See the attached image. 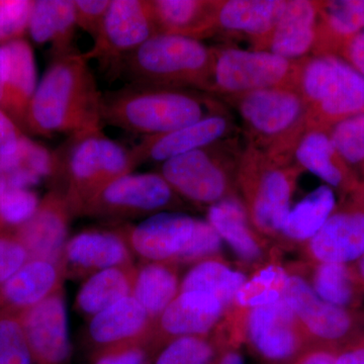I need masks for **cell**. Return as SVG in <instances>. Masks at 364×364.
Instances as JSON below:
<instances>
[{"label":"cell","instance_id":"obj_43","mask_svg":"<svg viewBox=\"0 0 364 364\" xmlns=\"http://www.w3.org/2000/svg\"><path fill=\"white\" fill-rule=\"evenodd\" d=\"M155 353L150 342H134L93 352L91 364H152Z\"/></svg>","mask_w":364,"mask_h":364},{"label":"cell","instance_id":"obj_50","mask_svg":"<svg viewBox=\"0 0 364 364\" xmlns=\"http://www.w3.org/2000/svg\"><path fill=\"white\" fill-rule=\"evenodd\" d=\"M212 364H245L238 347H228L220 352Z\"/></svg>","mask_w":364,"mask_h":364},{"label":"cell","instance_id":"obj_8","mask_svg":"<svg viewBox=\"0 0 364 364\" xmlns=\"http://www.w3.org/2000/svg\"><path fill=\"white\" fill-rule=\"evenodd\" d=\"M313 345L343 348L360 338L364 318L318 298L301 273L289 272L286 296Z\"/></svg>","mask_w":364,"mask_h":364},{"label":"cell","instance_id":"obj_22","mask_svg":"<svg viewBox=\"0 0 364 364\" xmlns=\"http://www.w3.org/2000/svg\"><path fill=\"white\" fill-rule=\"evenodd\" d=\"M59 265L30 259L11 279L0 284V312L21 315L63 289Z\"/></svg>","mask_w":364,"mask_h":364},{"label":"cell","instance_id":"obj_45","mask_svg":"<svg viewBox=\"0 0 364 364\" xmlns=\"http://www.w3.org/2000/svg\"><path fill=\"white\" fill-rule=\"evenodd\" d=\"M112 0H74L76 26L95 41L102 30Z\"/></svg>","mask_w":364,"mask_h":364},{"label":"cell","instance_id":"obj_55","mask_svg":"<svg viewBox=\"0 0 364 364\" xmlns=\"http://www.w3.org/2000/svg\"><path fill=\"white\" fill-rule=\"evenodd\" d=\"M4 231H6V230H4V228H2L1 225H0V233H1V232H4Z\"/></svg>","mask_w":364,"mask_h":364},{"label":"cell","instance_id":"obj_37","mask_svg":"<svg viewBox=\"0 0 364 364\" xmlns=\"http://www.w3.org/2000/svg\"><path fill=\"white\" fill-rule=\"evenodd\" d=\"M225 348L214 335L179 337L160 347L152 364H212Z\"/></svg>","mask_w":364,"mask_h":364},{"label":"cell","instance_id":"obj_32","mask_svg":"<svg viewBox=\"0 0 364 364\" xmlns=\"http://www.w3.org/2000/svg\"><path fill=\"white\" fill-rule=\"evenodd\" d=\"M176 265L147 262L136 267L132 296L143 306L153 322L181 293Z\"/></svg>","mask_w":364,"mask_h":364},{"label":"cell","instance_id":"obj_27","mask_svg":"<svg viewBox=\"0 0 364 364\" xmlns=\"http://www.w3.org/2000/svg\"><path fill=\"white\" fill-rule=\"evenodd\" d=\"M150 2L157 33L186 36L200 40L215 23L217 2L200 0Z\"/></svg>","mask_w":364,"mask_h":364},{"label":"cell","instance_id":"obj_11","mask_svg":"<svg viewBox=\"0 0 364 364\" xmlns=\"http://www.w3.org/2000/svg\"><path fill=\"white\" fill-rule=\"evenodd\" d=\"M128 228H92L68 239L60 264L64 277H88L107 268L133 265Z\"/></svg>","mask_w":364,"mask_h":364},{"label":"cell","instance_id":"obj_3","mask_svg":"<svg viewBox=\"0 0 364 364\" xmlns=\"http://www.w3.org/2000/svg\"><path fill=\"white\" fill-rule=\"evenodd\" d=\"M207 100L193 91L127 83L102 93V124L145 136L164 135L208 114Z\"/></svg>","mask_w":364,"mask_h":364},{"label":"cell","instance_id":"obj_18","mask_svg":"<svg viewBox=\"0 0 364 364\" xmlns=\"http://www.w3.org/2000/svg\"><path fill=\"white\" fill-rule=\"evenodd\" d=\"M315 263L354 264L364 255V202L360 207L335 210L322 229L306 243Z\"/></svg>","mask_w":364,"mask_h":364},{"label":"cell","instance_id":"obj_34","mask_svg":"<svg viewBox=\"0 0 364 364\" xmlns=\"http://www.w3.org/2000/svg\"><path fill=\"white\" fill-rule=\"evenodd\" d=\"M263 263L247 277L237 293L231 314L235 317L244 318L249 311L257 306L277 303L286 296L289 282V272L274 257Z\"/></svg>","mask_w":364,"mask_h":364},{"label":"cell","instance_id":"obj_20","mask_svg":"<svg viewBox=\"0 0 364 364\" xmlns=\"http://www.w3.org/2000/svg\"><path fill=\"white\" fill-rule=\"evenodd\" d=\"M304 102L298 93L287 87L265 88L244 93L239 102L242 117L263 136H277L298 124Z\"/></svg>","mask_w":364,"mask_h":364},{"label":"cell","instance_id":"obj_49","mask_svg":"<svg viewBox=\"0 0 364 364\" xmlns=\"http://www.w3.org/2000/svg\"><path fill=\"white\" fill-rule=\"evenodd\" d=\"M337 364H364V344L356 341L340 349Z\"/></svg>","mask_w":364,"mask_h":364},{"label":"cell","instance_id":"obj_2","mask_svg":"<svg viewBox=\"0 0 364 364\" xmlns=\"http://www.w3.org/2000/svg\"><path fill=\"white\" fill-rule=\"evenodd\" d=\"M51 178L61 183L72 215L112 181L136 168L131 150L112 140L102 129L70 135L53 153Z\"/></svg>","mask_w":364,"mask_h":364},{"label":"cell","instance_id":"obj_51","mask_svg":"<svg viewBox=\"0 0 364 364\" xmlns=\"http://www.w3.org/2000/svg\"><path fill=\"white\" fill-rule=\"evenodd\" d=\"M6 55L4 49L0 46V105H1L2 97H4V86H6Z\"/></svg>","mask_w":364,"mask_h":364},{"label":"cell","instance_id":"obj_4","mask_svg":"<svg viewBox=\"0 0 364 364\" xmlns=\"http://www.w3.org/2000/svg\"><path fill=\"white\" fill-rule=\"evenodd\" d=\"M215 54L200 40L156 33L124 57L116 77L160 87H210Z\"/></svg>","mask_w":364,"mask_h":364},{"label":"cell","instance_id":"obj_7","mask_svg":"<svg viewBox=\"0 0 364 364\" xmlns=\"http://www.w3.org/2000/svg\"><path fill=\"white\" fill-rule=\"evenodd\" d=\"M156 33L150 1L112 0L102 30L83 56L87 61L97 60L114 79L124 57Z\"/></svg>","mask_w":364,"mask_h":364},{"label":"cell","instance_id":"obj_40","mask_svg":"<svg viewBox=\"0 0 364 364\" xmlns=\"http://www.w3.org/2000/svg\"><path fill=\"white\" fill-rule=\"evenodd\" d=\"M20 316L0 312V364H33Z\"/></svg>","mask_w":364,"mask_h":364},{"label":"cell","instance_id":"obj_5","mask_svg":"<svg viewBox=\"0 0 364 364\" xmlns=\"http://www.w3.org/2000/svg\"><path fill=\"white\" fill-rule=\"evenodd\" d=\"M301 90L325 123L335 124L364 112V77L344 59L322 55L301 76Z\"/></svg>","mask_w":364,"mask_h":364},{"label":"cell","instance_id":"obj_26","mask_svg":"<svg viewBox=\"0 0 364 364\" xmlns=\"http://www.w3.org/2000/svg\"><path fill=\"white\" fill-rule=\"evenodd\" d=\"M318 6L306 0L286 1L270 36V52L282 58H301L311 51L317 39Z\"/></svg>","mask_w":364,"mask_h":364},{"label":"cell","instance_id":"obj_19","mask_svg":"<svg viewBox=\"0 0 364 364\" xmlns=\"http://www.w3.org/2000/svg\"><path fill=\"white\" fill-rule=\"evenodd\" d=\"M226 117L210 114L200 121L164 135L145 136L131 148L136 166L146 162L163 163L191 151L203 149L222 138L228 130Z\"/></svg>","mask_w":364,"mask_h":364},{"label":"cell","instance_id":"obj_52","mask_svg":"<svg viewBox=\"0 0 364 364\" xmlns=\"http://www.w3.org/2000/svg\"><path fill=\"white\" fill-rule=\"evenodd\" d=\"M354 267H355L356 270H358L359 277H360V279L363 280L364 284V255L360 258V259L354 263Z\"/></svg>","mask_w":364,"mask_h":364},{"label":"cell","instance_id":"obj_23","mask_svg":"<svg viewBox=\"0 0 364 364\" xmlns=\"http://www.w3.org/2000/svg\"><path fill=\"white\" fill-rule=\"evenodd\" d=\"M207 221L242 262L255 268L264 263V241L253 231L247 210L238 198L227 196L210 205Z\"/></svg>","mask_w":364,"mask_h":364},{"label":"cell","instance_id":"obj_25","mask_svg":"<svg viewBox=\"0 0 364 364\" xmlns=\"http://www.w3.org/2000/svg\"><path fill=\"white\" fill-rule=\"evenodd\" d=\"M74 0H33L28 32L36 44L51 45L52 60L77 53Z\"/></svg>","mask_w":364,"mask_h":364},{"label":"cell","instance_id":"obj_14","mask_svg":"<svg viewBox=\"0 0 364 364\" xmlns=\"http://www.w3.org/2000/svg\"><path fill=\"white\" fill-rule=\"evenodd\" d=\"M208 147L163 162L159 173L176 195L212 205L227 198L229 184L224 169Z\"/></svg>","mask_w":364,"mask_h":364},{"label":"cell","instance_id":"obj_13","mask_svg":"<svg viewBox=\"0 0 364 364\" xmlns=\"http://www.w3.org/2000/svg\"><path fill=\"white\" fill-rule=\"evenodd\" d=\"M18 316L33 363L68 364L71 345L63 289Z\"/></svg>","mask_w":364,"mask_h":364},{"label":"cell","instance_id":"obj_44","mask_svg":"<svg viewBox=\"0 0 364 364\" xmlns=\"http://www.w3.org/2000/svg\"><path fill=\"white\" fill-rule=\"evenodd\" d=\"M30 260L28 251L13 232L0 233V284Z\"/></svg>","mask_w":364,"mask_h":364},{"label":"cell","instance_id":"obj_6","mask_svg":"<svg viewBox=\"0 0 364 364\" xmlns=\"http://www.w3.org/2000/svg\"><path fill=\"white\" fill-rule=\"evenodd\" d=\"M176 205V193L160 173L127 174L105 186L86 203L80 215L98 219H136Z\"/></svg>","mask_w":364,"mask_h":364},{"label":"cell","instance_id":"obj_39","mask_svg":"<svg viewBox=\"0 0 364 364\" xmlns=\"http://www.w3.org/2000/svg\"><path fill=\"white\" fill-rule=\"evenodd\" d=\"M329 136L345 164L364 165V112L333 124Z\"/></svg>","mask_w":364,"mask_h":364},{"label":"cell","instance_id":"obj_1","mask_svg":"<svg viewBox=\"0 0 364 364\" xmlns=\"http://www.w3.org/2000/svg\"><path fill=\"white\" fill-rule=\"evenodd\" d=\"M102 98L83 53L52 60L28 105L25 129L44 136L102 129Z\"/></svg>","mask_w":364,"mask_h":364},{"label":"cell","instance_id":"obj_17","mask_svg":"<svg viewBox=\"0 0 364 364\" xmlns=\"http://www.w3.org/2000/svg\"><path fill=\"white\" fill-rule=\"evenodd\" d=\"M296 177L282 168L263 170L244 182L245 208L256 232L267 237L279 236L291 210Z\"/></svg>","mask_w":364,"mask_h":364},{"label":"cell","instance_id":"obj_38","mask_svg":"<svg viewBox=\"0 0 364 364\" xmlns=\"http://www.w3.org/2000/svg\"><path fill=\"white\" fill-rule=\"evenodd\" d=\"M328 36L343 46L364 31V0H334L318 6Z\"/></svg>","mask_w":364,"mask_h":364},{"label":"cell","instance_id":"obj_15","mask_svg":"<svg viewBox=\"0 0 364 364\" xmlns=\"http://www.w3.org/2000/svg\"><path fill=\"white\" fill-rule=\"evenodd\" d=\"M224 317V308L215 296L203 291L179 293L154 323L151 342L157 352L179 337L210 336Z\"/></svg>","mask_w":364,"mask_h":364},{"label":"cell","instance_id":"obj_41","mask_svg":"<svg viewBox=\"0 0 364 364\" xmlns=\"http://www.w3.org/2000/svg\"><path fill=\"white\" fill-rule=\"evenodd\" d=\"M40 203L31 189L7 188L0 195V225L6 231L18 229L36 214Z\"/></svg>","mask_w":364,"mask_h":364},{"label":"cell","instance_id":"obj_54","mask_svg":"<svg viewBox=\"0 0 364 364\" xmlns=\"http://www.w3.org/2000/svg\"><path fill=\"white\" fill-rule=\"evenodd\" d=\"M358 341L363 342V343L364 344V329H363V333H361L360 338H359Z\"/></svg>","mask_w":364,"mask_h":364},{"label":"cell","instance_id":"obj_12","mask_svg":"<svg viewBox=\"0 0 364 364\" xmlns=\"http://www.w3.org/2000/svg\"><path fill=\"white\" fill-rule=\"evenodd\" d=\"M200 219L177 212H162L128 228L133 253L147 262L184 264Z\"/></svg>","mask_w":364,"mask_h":364},{"label":"cell","instance_id":"obj_28","mask_svg":"<svg viewBox=\"0 0 364 364\" xmlns=\"http://www.w3.org/2000/svg\"><path fill=\"white\" fill-rule=\"evenodd\" d=\"M296 157L304 168L331 188L353 191L358 188L348 167L335 150L329 134L324 131L306 134L296 148Z\"/></svg>","mask_w":364,"mask_h":364},{"label":"cell","instance_id":"obj_35","mask_svg":"<svg viewBox=\"0 0 364 364\" xmlns=\"http://www.w3.org/2000/svg\"><path fill=\"white\" fill-rule=\"evenodd\" d=\"M335 208L333 189L327 184L318 186L289 210L280 235L293 243L306 244L322 229Z\"/></svg>","mask_w":364,"mask_h":364},{"label":"cell","instance_id":"obj_30","mask_svg":"<svg viewBox=\"0 0 364 364\" xmlns=\"http://www.w3.org/2000/svg\"><path fill=\"white\" fill-rule=\"evenodd\" d=\"M306 280L318 298L339 308L358 311L364 301V284L354 264L312 262Z\"/></svg>","mask_w":364,"mask_h":364},{"label":"cell","instance_id":"obj_53","mask_svg":"<svg viewBox=\"0 0 364 364\" xmlns=\"http://www.w3.org/2000/svg\"><path fill=\"white\" fill-rule=\"evenodd\" d=\"M7 188V183L6 176H4V172L0 169V195L4 193Z\"/></svg>","mask_w":364,"mask_h":364},{"label":"cell","instance_id":"obj_42","mask_svg":"<svg viewBox=\"0 0 364 364\" xmlns=\"http://www.w3.org/2000/svg\"><path fill=\"white\" fill-rule=\"evenodd\" d=\"M33 0H0V46L23 39Z\"/></svg>","mask_w":364,"mask_h":364},{"label":"cell","instance_id":"obj_24","mask_svg":"<svg viewBox=\"0 0 364 364\" xmlns=\"http://www.w3.org/2000/svg\"><path fill=\"white\" fill-rule=\"evenodd\" d=\"M6 55V86L0 109L21 129L38 86L37 66L31 45L20 39L1 46Z\"/></svg>","mask_w":364,"mask_h":364},{"label":"cell","instance_id":"obj_9","mask_svg":"<svg viewBox=\"0 0 364 364\" xmlns=\"http://www.w3.org/2000/svg\"><path fill=\"white\" fill-rule=\"evenodd\" d=\"M244 341L267 364H291L313 345L286 299L249 311Z\"/></svg>","mask_w":364,"mask_h":364},{"label":"cell","instance_id":"obj_48","mask_svg":"<svg viewBox=\"0 0 364 364\" xmlns=\"http://www.w3.org/2000/svg\"><path fill=\"white\" fill-rule=\"evenodd\" d=\"M345 61L364 77V31L342 47Z\"/></svg>","mask_w":364,"mask_h":364},{"label":"cell","instance_id":"obj_10","mask_svg":"<svg viewBox=\"0 0 364 364\" xmlns=\"http://www.w3.org/2000/svg\"><path fill=\"white\" fill-rule=\"evenodd\" d=\"M293 74L291 62L272 52L228 49L215 54L212 80L218 90L244 95L284 87Z\"/></svg>","mask_w":364,"mask_h":364},{"label":"cell","instance_id":"obj_29","mask_svg":"<svg viewBox=\"0 0 364 364\" xmlns=\"http://www.w3.org/2000/svg\"><path fill=\"white\" fill-rule=\"evenodd\" d=\"M286 0H230L218 4L215 23L233 32L254 37L270 35L279 21Z\"/></svg>","mask_w":364,"mask_h":364},{"label":"cell","instance_id":"obj_31","mask_svg":"<svg viewBox=\"0 0 364 364\" xmlns=\"http://www.w3.org/2000/svg\"><path fill=\"white\" fill-rule=\"evenodd\" d=\"M135 273L136 267L128 265L107 268L88 277L76 296L78 312L92 318L117 301L131 296Z\"/></svg>","mask_w":364,"mask_h":364},{"label":"cell","instance_id":"obj_33","mask_svg":"<svg viewBox=\"0 0 364 364\" xmlns=\"http://www.w3.org/2000/svg\"><path fill=\"white\" fill-rule=\"evenodd\" d=\"M247 279L244 273L229 267L220 256L196 263L186 273L181 293L203 291L221 303L225 315L234 306L237 293Z\"/></svg>","mask_w":364,"mask_h":364},{"label":"cell","instance_id":"obj_46","mask_svg":"<svg viewBox=\"0 0 364 364\" xmlns=\"http://www.w3.org/2000/svg\"><path fill=\"white\" fill-rule=\"evenodd\" d=\"M21 136V129L0 109V157L14 154L18 149Z\"/></svg>","mask_w":364,"mask_h":364},{"label":"cell","instance_id":"obj_21","mask_svg":"<svg viewBox=\"0 0 364 364\" xmlns=\"http://www.w3.org/2000/svg\"><path fill=\"white\" fill-rule=\"evenodd\" d=\"M153 326L143 306L131 296L93 316L88 335L97 351L134 342L151 343Z\"/></svg>","mask_w":364,"mask_h":364},{"label":"cell","instance_id":"obj_47","mask_svg":"<svg viewBox=\"0 0 364 364\" xmlns=\"http://www.w3.org/2000/svg\"><path fill=\"white\" fill-rule=\"evenodd\" d=\"M340 348L312 345L291 364H337Z\"/></svg>","mask_w":364,"mask_h":364},{"label":"cell","instance_id":"obj_36","mask_svg":"<svg viewBox=\"0 0 364 364\" xmlns=\"http://www.w3.org/2000/svg\"><path fill=\"white\" fill-rule=\"evenodd\" d=\"M53 165V153L23 135L14 154L0 157V169L11 188L31 189L43 179L51 178Z\"/></svg>","mask_w":364,"mask_h":364},{"label":"cell","instance_id":"obj_16","mask_svg":"<svg viewBox=\"0 0 364 364\" xmlns=\"http://www.w3.org/2000/svg\"><path fill=\"white\" fill-rule=\"evenodd\" d=\"M72 217L65 196L55 188L41 200L36 214L11 232L25 246L30 259L49 261L60 267Z\"/></svg>","mask_w":364,"mask_h":364}]
</instances>
